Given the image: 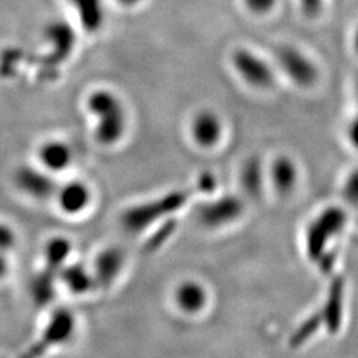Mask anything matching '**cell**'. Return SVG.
I'll return each instance as SVG.
<instances>
[{"label":"cell","instance_id":"6da1fadb","mask_svg":"<svg viewBox=\"0 0 358 358\" xmlns=\"http://www.w3.org/2000/svg\"><path fill=\"white\" fill-rule=\"evenodd\" d=\"M88 109L96 118L94 136L99 143L112 146L120 141L127 130V112L113 92L97 90L88 97Z\"/></svg>","mask_w":358,"mask_h":358},{"label":"cell","instance_id":"7a4b0ae2","mask_svg":"<svg viewBox=\"0 0 358 358\" xmlns=\"http://www.w3.org/2000/svg\"><path fill=\"white\" fill-rule=\"evenodd\" d=\"M190 195L189 190H177L141 205L129 207L121 217L122 226L125 230L134 234L145 231L159 219L177 213L186 205Z\"/></svg>","mask_w":358,"mask_h":358},{"label":"cell","instance_id":"3957f363","mask_svg":"<svg viewBox=\"0 0 358 358\" xmlns=\"http://www.w3.org/2000/svg\"><path fill=\"white\" fill-rule=\"evenodd\" d=\"M76 332L77 320L73 312L68 308H59L48 317L41 332L20 358L45 357L52 350L66 345Z\"/></svg>","mask_w":358,"mask_h":358},{"label":"cell","instance_id":"277c9868","mask_svg":"<svg viewBox=\"0 0 358 358\" xmlns=\"http://www.w3.org/2000/svg\"><path fill=\"white\" fill-rule=\"evenodd\" d=\"M346 223L345 213L341 208L332 207L325 210L320 217L312 222L307 231L308 255L317 260L324 268L332 266V254H325V245L344 229Z\"/></svg>","mask_w":358,"mask_h":358},{"label":"cell","instance_id":"5b68a950","mask_svg":"<svg viewBox=\"0 0 358 358\" xmlns=\"http://www.w3.org/2000/svg\"><path fill=\"white\" fill-rule=\"evenodd\" d=\"M243 211V201L234 194H227L199 206L196 219L207 229H220L242 217Z\"/></svg>","mask_w":358,"mask_h":358},{"label":"cell","instance_id":"8992f818","mask_svg":"<svg viewBox=\"0 0 358 358\" xmlns=\"http://www.w3.org/2000/svg\"><path fill=\"white\" fill-rule=\"evenodd\" d=\"M232 65L245 83L256 88H267L273 83V72L255 53L238 50L232 55Z\"/></svg>","mask_w":358,"mask_h":358},{"label":"cell","instance_id":"52a82bcc","mask_svg":"<svg viewBox=\"0 0 358 358\" xmlns=\"http://www.w3.org/2000/svg\"><path fill=\"white\" fill-rule=\"evenodd\" d=\"M15 183L28 196L35 199H48L57 192V185L48 171H41L31 166L17 169Z\"/></svg>","mask_w":358,"mask_h":358},{"label":"cell","instance_id":"ba28073f","mask_svg":"<svg viewBox=\"0 0 358 358\" xmlns=\"http://www.w3.org/2000/svg\"><path fill=\"white\" fill-rule=\"evenodd\" d=\"M45 38L51 45L50 55L44 60L45 65H57L63 63L73 51L76 35L73 28L65 22H53L45 28Z\"/></svg>","mask_w":358,"mask_h":358},{"label":"cell","instance_id":"9c48e42d","mask_svg":"<svg viewBox=\"0 0 358 358\" xmlns=\"http://www.w3.org/2000/svg\"><path fill=\"white\" fill-rule=\"evenodd\" d=\"M190 133L198 146L210 149L220 141L223 136V124L217 113L211 110H201L192 120Z\"/></svg>","mask_w":358,"mask_h":358},{"label":"cell","instance_id":"30bf717a","mask_svg":"<svg viewBox=\"0 0 358 358\" xmlns=\"http://www.w3.org/2000/svg\"><path fill=\"white\" fill-rule=\"evenodd\" d=\"M278 60L282 71L300 85H310L317 78V71L307 57L291 47L278 52Z\"/></svg>","mask_w":358,"mask_h":358},{"label":"cell","instance_id":"8fae6325","mask_svg":"<svg viewBox=\"0 0 358 358\" xmlns=\"http://www.w3.org/2000/svg\"><path fill=\"white\" fill-rule=\"evenodd\" d=\"M125 257L121 250L118 248H106L101 251L96 260L92 269L96 288H109L120 276L122 267H124Z\"/></svg>","mask_w":358,"mask_h":358},{"label":"cell","instance_id":"7c38bea8","mask_svg":"<svg viewBox=\"0 0 358 358\" xmlns=\"http://www.w3.org/2000/svg\"><path fill=\"white\" fill-rule=\"evenodd\" d=\"M174 303L179 310L189 316L202 313L208 303L206 287L196 280H185L174 291Z\"/></svg>","mask_w":358,"mask_h":358},{"label":"cell","instance_id":"4fadbf2b","mask_svg":"<svg viewBox=\"0 0 358 358\" xmlns=\"http://www.w3.org/2000/svg\"><path fill=\"white\" fill-rule=\"evenodd\" d=\"M56 196L60 208L68 215H77L90 206V187L80 180H71L59 187Z\"/></svg>","mask_w":358,"mask_h":358},{"label":"cell","instance_id":"5bb4252c","mask_svg":"<svg viewBox=\"0 0 358 358\" xmlns=\"http://www.w3.org/2000/svg\"><path fill=\"white\" fill-rule=\"evenodd\" d=\"M72 149L63 141L44 142L38 149V159L48 173H60L72 164Z\"/></svg>","mask_w":358,"mask_h":358},{"label":"cell","instance_id":"9a60e30c","mask_svg":"<svg viewBox=\"0 0 358 358\" xmlns=\"http://www.w3.org/2000/svg\"><path fill=\"white\" fill-rule=\"evenodd\" d=\"M57 276L66 287V289L72 294H88L90 291L96 288V282L92 271L80 263L65 264Z\"/></svg>","mask_w":358,"mask_h":358},{"label":"cell","instance_id":"2e32d148","mask_svg":"<svg viewBox=\"0 0 358 358\" xmlns=\"http://www.w3.org/2000/svg\"><path fill=\"white\" fill-rule=\"evenodd\" d=\"M75 7L80 23L87 32L99 31L103 23L101 0H71Z\"/></svg>","mask_w":358,"mask_h":358},{"label":"cell","instance_id":"e0dca14e","mask_svg":"<svg viewBox=\"0 0 358 358\" xmlns=\"http://www.w3.org/2000/svg\"><path fill=\"white\" fill-rule=\"evenodd\" d=\"M271 178L273 187L280 194L291 192L297 180V170L294 162L287 157L278 158L271 169Z\"/></svg>","mask_w":358,"mask_h":358},{"label":"cell","instance_id":"ac0fdd59","mask_svg":"<svg viewBox=\"0 0 358 358\" xmlns=\"http://www.w3.org/2000/svg\"><path fill=\"white\" fill-rule=\"evenodd\" d=\"M71 251H72V244L68 239L62 236L53 238L44 248V259H45L44 268L59 275V272L66 264Z\"/></svg>","mask_w":358,"mask_h":358},{"label":"cell","instance_id":"d6986e66","mask_svg":"<svg viewBox=\"0 0 358 358\" xmlns=\"http://www.w3.org/2000/svg\"><path fill=\"white\" fill-rule=\"evenodd\" d=\"M56 280L57 275L45 268L32 279L29 291L32 300L40 307L48 306L53 300L56 294Z\"/></svg>","mask_w":358,"mask_h":358},{"label":"cell","instance_id":"ffe728a7","mask_svg":"<svg viewBox=\"0 0 358 358\" xmlns=\"http://www.w3.org/2000/svg\"><path fill=\"white\" fill-rule=\"evenodd\" d=\"M241 185L244 192L256 198L263 189V167L259 158H250L241 171Z\"/></svg>","mask_w":358,"mask_h":358},{"label":"cell","instance_id":"44dd1931","mask_svg":"<svg viewBox=\"0 0 358 358\" xmlns=\"http://www.w3.org/2000/svg\"><path fill=\"white\" fill-rule=\"evenodd\" d=\"M16 243V236L11 227L0 223V252L7 254L11 251Z\"/></svg>","mask_w":358,"mask_h":358},{"label":"cell","instance_id":"7402d4cb","mask_svg":"<svg viewBox=\"0 0 358 358\" xmlns=\"http://www.w3.org/2000/svg\"><path fill=\"white\" fill-rule=\"evenodd\" d=\"M344 196L349 203L358 206V170L352 173L346 180Z\"/></svg>","mask_w":358,"mask_h":358},{"label":"cell","instance_id":"603a6c76","mask_svg":"<svg viewBox=\"0 0 358 358\" xmlns=\"http://www.w3.org/2000/svg\"><path fill=\"white\" fill-rule=\"evenodd\" d=\"M245 6L255 13H266L271 11L276 0H244Z\"/></svg>","mask_w":358,"mask_h":358},{"label":"cell","instance_id":"cb8c5ba5","mask_svg":"<svg viewBox=\"0 0 358 358\" xmlns=\"http://www.w3.org/2000/svg\"><path fill=\"white\" fill-rule=\"evenodd\" d=\"M303 11L307 13L308 16H315L320 13L322 0H300Z\"/></svg>","mask_w":358,"mask_h":358},{"label":"cell","instance_id":"d4e9b609","mask_svg":"<svg viewBox=\"0 0 358 358\" xmlns=\"http://www.w3.org/2000/svg\"><path fill=\"white\" fill-rule=\"evenodd\" d=\"M8 260H7V256L3 252H0V280L7 275L8 272Z\"/></svg>","mask_w":358,"mask_h":358},{"label":"cell","instance_id":"484cf974","mask_svg":"<svg viewBox=\"0 0 358 358\" xmlns=\"http://www.w3.org/2000/svg\"><path fill=\"white\" fill-rule=\"evenodd\" d=\"M349 134H350V140L356 145L358 148V115L356 117V120L353 121L350 130H349Z\"/></svg>","mask_w":358,"mask_h":358},{"label":"cell","instance_id":"4316f807","mask_svg":"<svg viewBox=\"0 0 358 358\" xmlns=\"http://www.w3.org/2000/svg\"><path fill=\"white\" fill-rule=\"evenodd\" d=\"M122 6H128V7H131V6H136L140 0H118Z\"/></svg>","mask_w":358,"mask_h":358},{"label":"cell","instance_id":"83f0119b","mask_svg":"<svg viewBox=\"0 0 358 358\" xmlns=\"http://www.w3.org/2000/svg\"><path fill=\"white\" fill-rule=\"evenodd\" d=\"M356 47H357V50H358V31H357V35H356Z\"/></svg>","mask_w":358,"mask_h":358},{"label":"cell","instance_id":"f1b7e54d","mask_svg":"<svg viewBox=\"0 0 358 358\" xmlns=\"http://www.w3.org/2000/svg\"><path fill=\"white\" fill-rule=\"evenodd\" d=\"M0 358H3V357H0Z\"/></svg>","mask_w":358,"mask_h":358}]
</instances>
